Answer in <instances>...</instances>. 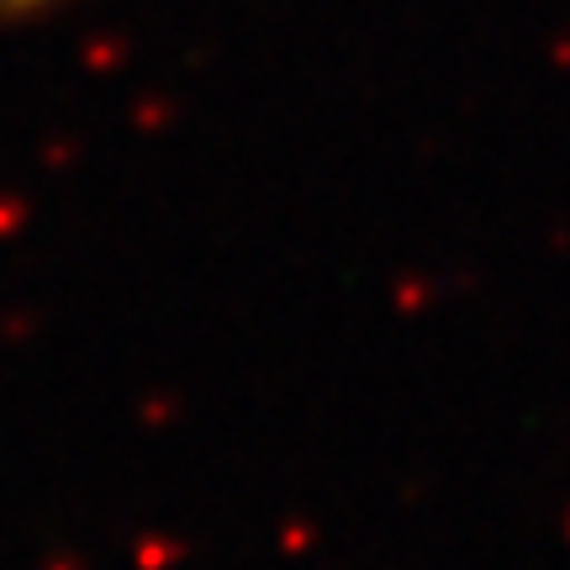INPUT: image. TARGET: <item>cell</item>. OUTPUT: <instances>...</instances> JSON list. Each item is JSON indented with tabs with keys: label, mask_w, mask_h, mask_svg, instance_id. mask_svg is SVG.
Segmentation results:
<instances>
[{
	"label": "cell",
	"mask_w": 570,
	"mask_h": 570,
	"mask_svg": "<svg viewBox=\"0 0 570 570\" xmlns=\"http://www.w3.org/2000/svg\"><path fill=\"white\" fill-rule=\"evenodd\" d=\"M59 0H0V21H32L42 11H53Z\"/></svg>",
	"instance_id": "6da1fadb"
}]
</instances>
